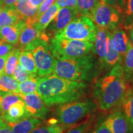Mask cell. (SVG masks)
I'll return each instance as SVG.
<instances>
[{
	"label": "cell",
	"instance_id": "cell-1",
	"mask_svg": "<svg viewBox=\"0 0 133 133\" xmlns=\"http://www.w3.org/2000/svg\"><path fill=\"white\" fill-rule=\"evenodd\" d=\"M87 84L59 77L52 74L38 77L36 92L48 107L74 102L85 94Z\"/></svg>",
	"mask_w": 133,
	"mask_h": 133
},
{
	"label": "cell",
	"instance_id": "cell-2",
	"mask_svg": "<svg viewBox=\"0 0 133 133\" xmlns=\"http://www.w3.org/2000/svg\"><path fill=\"white\" fill-rule=\"evenodd\" d=\"M110 70L106 75L97 79L93 91L96 105L102 111L121 105L130 87L124 76L122 64Z\"/></svg>",
	"mask_w": 133,
	"mask_h": 133
},
{
	"label": "cell",
	"instance_id": "cell-3",
	"mask_svg": "<svg viewBox=\"0 0 133 133\" xmlns=\"http://www.w3.org/2000/svg\"><path fill=\"white\" fill-rule=\"evenodd\" d=\"M100 68L96 57L90 54L74 59L55 58L53 73L59 77L76 81H89L95 77Z\"/></svg>",
	"mask_w": 133,
	"mask_h": 133
},
{
	"label": "cell",
	"instance_id": "cell-4",
	"mask_svg": "<svg viewBox=\"0 0 133 133\" xmlns=\"http://www.w3.org/2000/svg\"><path fill=\"white\" fill-rule=\"evenodd\" d=\"M97 107L96 103L91 101H76L62 104L56 111V120L64 129L74 127L88 121Z\"/></svg>",
	"mask_w": 133,
	"mask_h": 133
},
{
	"label": "cell",
	"instance_id": "cell-5",
	"mask_svg": "<svg viewBox=\"0 0 133 133\" xmlns=\"http://www.w3.org/2000/svg\"><path fill=\"white\" fill-rule=\"evenodd\" d=\"M50 45L56 59H74L90 54L94 51L93 43L65 38H50Z\"/></svg>",
	"mask_w": 133,
	"mask_h": 133
},
{
	"label": "cell",
	"instance_id": "cell-6",
	"mask_svg": "<svg viewBox=\"0 0 133 133\" xmlns=\"http://www.w3.org/2000/svg\"><path fill=\"white\" fill-rule=\"evenodd\" d=\"M97 26L91 18L78 16L62 30L52 38H65L69 39L94 42Z\"/></svg>",
	"mask_w": 133,
	"mask_h": 133
},
{
	"label": "cell",
	"instance_id": "cell-7",
	"mask_svg": "<svg viewBox=\"0 0 133 133\" xmlns=\"http://www.w3.org/2000/svg\"><path fill=\"white\" fill-rule=\"evenodd\" d=\"M123 14V12L118 9L101 0L91 19L98 27L111 31L119 26L121 16Z\"/></svg>",
	"mask_w": 133,
	"mask_h": 133
},
{
	"label": "cell",
	"instance_id": "cell-8",
	"mask_svg": "<svg viewBox=\"0 0 133 133\" xmlns=\"http://www.w3.org/2000/svg\"><path fill=\"white\" fill-rule=\"evenodd\" d=\"M49 39H43L32 52L39 77L49 75L54 70L55 57L49 43Z\"/></svg>",
	"mask_w": 133,
	"mask_h": 133
},
{
	"label": "cell",
	"instance_id": "cell-9",
	"mask_svg": "<svg viewBox=\"0 0 133 133\" xmlns=\"http://www.w3.org/2000/svg\"><path fill=\"white\" fill-rule=\"evenodd\" d=\"M49 39L45 31L38 30L33 25H26L22 31L19 42L16 46L21 51H32L43 39Z\"/></svg>",
	"mask_w": 133,
	"mask_h": 133
},
{
	"label": "cell",
	"instance_id": "cell-10",
	"mask_svg": "<svg viewBox=\"0 0 133 133\" xmlns=\"http://www.w3.org/2000/svg\"><path fill=\"white\" fill-rule=\"evenodd\" d=\"M78 16L75 8H60L56 16L51 21L45 30V33L49 38L53 37L54 35L62 30L71 21Z\"/></svg>",
	"mask_w": 133,
	"mask_h": 133
},
{
	"label": "cell",
	"instance_id": "cell-11",
	"mask_svg": "<svg viewBox=\"0 0 133 133\" xmlns=\"http://www.w3.org/2000/svg\"><path fill=\"white\" fill-rule=\"evenodd\" d=\"M21 96L24 102L26 112L31 117L40 119L46 117L49 109L37 92L21 95Z\"/></svg>",
	"mask_w": 133,
	"mask_h": 133
},
{
	"label": "cell",
	"instance_id": "cell-12",
	"mask_svg": "<svg viewBox=\"0 0 133 133\" xmlns=\"http://www.w3.org/2000/svg\"><path fill=\"white\" fill-rule=\"evenodd\" d=\"M105 122L112 133H133L130 124L121 110L110 114Z\"/></svg>",
	"mask_w": 133,
	"mask_h": 133
},
{
	"label": "cell",
	"instance_id": "cell-13",
	"mask_svg": "<svg viewBox=\"0 0 133 133\" xmlns=\"http://www.w3.org/2000/svg\"><path fill=\"white\" fill-rule=\"evenodd\" d=\"M111 31L108 30L97 26L95 40H94V51L99 64V68H104V61L107 50V41Z\"/></svg>",
	"mask_w": 133,
	"mask_h": 133
},
{
	"label": "cell",
	"instance_id": "cell-14",
	"mask_svg": "<svg viewBox=\"0 0 133 133\" xmlns=\"http://www.w3.org/2000/svg\"><path fill=\"white\" fill-rule=\"evenodd\" d=\"M20 19L26 25H33L36 21L38 8L32 4L30 0H19L14 5Z\"/></svg>",
	"mask_w": 133,
	"mask_h": 133
},
{
	"label": "cell",
	"instance_id": "cell-15",
	"mask_svg": "<svg viewBox=\"0 0 133 133\" xmlns=\"http://www.w3.org/2000/svg\"><path fill=\"white\" fill-rule=\"evenodd\" d=\"M26 25L25 22L21 20L13 25L4 26L0 28V40L16 46L19 42L22 31Z\"/></svg>",
	"mask_w": 133,
	"mask_h": 133
},
{
	"label": "cell",
	"instance_id": "cell-16",
	"mask_svg": "<svg viewBox=\"0 0 133 133\" xmlns=\"http://www.w3.org/2000/svg\"><path fill=\"white\" fill-rule=\"evenodd\" d=\"M111 37L113 48L120 54L123 59L130 43L127 33L123 28L118 26L111 31Z\"/></svg>",
	"mask_w": 133,
	"mask_h": 133
},
{
	"label": "cell",
	"instance_id": "cell-17",
	"mask_svg": "<svg viewBox=\"0 0 133 133\" xmlns=\"http://www.w3.org/2000/svg\"><path fill=\"white\" fill-rule=\"evenodd\" d=\"M2 118L6 123L9 124L19 122L31 116L26 112L24 101H22L11 105Z\"/></svg>",
	"mask_w": 133,
	"mask_h": 133
},
{
	"label": "cell",
	"instance_id": "cell-18",
	"mask_svg": "<svg viewBox=\"0 0 133 133\" xmlns=\"http://www.w3.org/2000/svg\"><path fill=\"white\" fill-rule=\"evenodd\" d=\"M8 124L12 128L14 133H30L41 126V121L40 119L31 117Z\"/></svg>",
	"mask_w": 133,
	"mask_h": 133
},
{
	"label": "cell",
	"instance_id": "cell-19",
	"mask_svg": "<svg viewBox=\"0 0 133 133\" xmlns=\"http://www.w3.org/2000/svg\"><path fill=\"white\" fill-rule=\"evenodd\" d=\"M59 9L60 8L59 6L54 2L39 17V19L33 24V25L38 30L44 31L51 21L56 16Z\"/></svg>",
	"mask_w": 133,
	"mask_h": 133
},
{
	"label": "cell",
	"instance_id": "cell-20",
	"mask_svg": "<svg viewBox=\"0 0 133 133\" xmlns=\"http://www.w3.org/2000/svg\"><path fill=\"white\" fill-rule=\"evenodd\" d=\"M123 58L115 49L113 48L111 33L109 36L107 41V50L104 61V68L111 70L114 66L119 64H122Z\"/></svg>",
	"mask_w": 133,
	"mask_h": 133
},
{
	"label": "cell",
	"instance_id": "cell-21",
	"mask_svg": "<svg viewBox=\"0 0 133 133\" xmlns=\"http://www.w3.org/2000/svg\"><path fill=\"white\" fill-rule=\"evenodd\" d=\"M21 21L14 6H4L0 10V28L13 25Z\"/></svg>",
	"mask_w": 133,
	"mask_h": 133
},
{
	"label": "cell",
	"instance_id": "cell-22",
	"mask_svg": "<svg viewBox=\"0 0 133 133\" xmlns=\"http://www.w3.org/2000/svg\"><path fill=\"white\" fill-rule=\"evenodd\" d=\"M19 62L30 75L34 77H37V68L31 51H21L19 55Z\"/></svg>",
	"mask_w": 133,
	"mask_h": 133
},
{
	"label": "cell",
	"instance_id": "cell-23",
	"mask_svg": "<svg viewBox=\"0 0 133 133\" xmlns=\"http://www.w3.org/2000/svg\"><path fill=\"white\" fill-rule=\"evenodd\" d=\"M120 106L133 131V88L128 89Z\"/></svg>",
	"mask_w": 133,
	"mask_h": 133
},
{
	"label": "cell",
	"instance_id": "cell-24",
	"mask_svg": "<svg viewBox=\"0 0 133 133\" xmlns=\"http://www.w3.org/2000/svg\"><path fill=\"white\" fill-rule=\"evenodd\" d=\"M122 66L126 81L133 84V46L131 43L123 59Z\"/></svg>",
	"mask_w": 133,
	"mask_h": 133
},
{
	"label": "cell",
	"instance_id": "cell-25",
	"mask_svg": "<svg viewBox=\"0 0 133 133\" xmlns=\"http://www.w3.org/2000/svg\"><path fill=\"white\" fill-rule=\"evenodd\" d=\"M100 1L101 0H76L75 9L78 14L91 18Z\"/></svg>",
	"mask_w": 133,
	"mask_h": 133
},
{
	"label": "cell",
	"instance_id": "cell-26",
	"mask_svg": "<svg viewBox=\"0 0 133 133\" xmlns=\"http://www.w3.org/2000/svg\"><path fill=\"white\" fill-rule=\"evenodd\" d=\"M22 101H23V99L21 94L16 92L5 93L0 105V115L1 117L7 112L11 105Z\"/></svg>",
	"mask_w": 133,
	"mask_h": 133
},
{
	"label": "cell",
	"instance_id": "cell-27",
	"mask_svg": "<svg viewBox=\"0 0 133 133\" xmlns=\"http://www.w3.org/2000/svg\"><path fill=\"white\" fill-rule=\"evenodd\" d=\"M19 82L13 76L4 74L0 76V91L18 93Z\"/></svg>",
	"mask_w": 133,
	"mask_h": 133
},
{
	"label": "cell",
	"instance_id": "cell-28",
	"mask_svg": "<svg viewBox=\"0 0 133 133\" xmlns=\"http://www.w3.org/2000/svg\"><path fill=\"white\" fill-rule=\"evenodd\" d=\"M21 52V51L19 48L17 47H14L10 52L5 65L4 74L12 76L14 70L19 62V55Z\"/></svg>",
	"mask_w": 133,
	"mask_h": 133
},
{
	"label": "cell",
	"instance_id": "cell-29",
	"mask_svg": "<svg viewBox=\"0 0 133 133\" xmlns=\"http://www.w3.org/2000/svg\"><path fill=\"white\" fill-rule=\"evenodd\" d=\"M38 77H31L25 81L20 82L18 87V93L21 95H26L36 92Z\"/></svg>",
	"mask_w": 133,
	"mask_h": 133
},
{
	"label": "cell",
	"instance_id": "cell-30",
	"mask_svg": "<svg viewBox=\"0 0 133 133\" xmlns=\"http://www.w3.org/2000/svg\"><path fill=\"white\" fill-rule=\"evenodd\" d=\"M12 76L19 83L25 81L31 77H34L30 75L19 62H18V64L15 67L14 71H13Z\"/></svg>",
	"mask_w": 133,
	"mask_h": 133
},
{
	"label": "cell",
	"instance_id": "cell-31",
	"mask_svg": "<svg viewBox=\"0 0 133 133\" xmlns=\"http://www.w3.org/2000/svg\"><path fill=\"white\" fill-rule=\"evenodd\" d=\"M64 128L59 124H50L45 126H39L30 133H63Z\"/></svg>",
	"mask_w": 133,
	"mask_h": 133
},
{
	"label": "cell",
	"instance_id": "cell-32",
	"mask_svg": "<svg viewBox=\"0 0 133 133\" xmlns=\"http://www.w3.org/2000/svg\"><path fill=\"white\" fill-rule=\"evenodd\" d=\"M89 126H90V123H88V121L74 127L70 128L69 130L63 133H86L89 129Z\"/></svg>",
	"mask_w": 133,
	"mask_h": 133
},
{
	"label": "cell",
	"instance_id": "cell-33",
	"mask_svg": "<svg viewBox=\"0 0 133 133\" xmlns=\"http://www.w3.org/2000/svg\"><path fill=\"white\" fill-rule=\"evenodd\" d=\"M14 48V46L4 41H0V57L9 54Z\"/></svg>",
	"mask_w": 133,
	"mask_h": 133
},
{
	"label": "cell",
	"instance_id": "cell-34",
	"mask_svg": "<svg viewBox=\"0 0 133 133\" xmlns=\"http://www.w3.org/2000/svg\"><path fill=\"white\" fill-rule=\"evenodd\" d=\"M54 1L55 0H44L43 1L42 4L38 8L37 16H36V21L54 3Z\"/></svg>",
	"mask_w": 133,
	"mask_h": 133
},
{
	"label": "cell",
	"instance_id": "cell-35",
	"mask_svg": "<svg viewBox=\"0 0 133 133\" xmlns=\"http://www.w3.org/2000/svg\"><path fill=\"white\" fill-rule=\"evenodd\" d=\"M107 4L114 6L118 9L121 12H124V8L125 6L126 0H102Z\"/></svg>",
	"mask_w": 133,
	"mask_h": 133
},
{
	"label": "cell",
	"instance_id": "cell-36",
	"mask_svg": "<svg viewBox=\"0 0 133 133\" xmlns=\"http://www.w3.org/2000/svg\"><path fill=\"white\" fill-rule=\"evenodd\" d=\"M56 4L59 8H75L76 0H55Z\"/></svg>",
	"mask_w": 133,
	"mask_h": 133
},
{
	"label": "cell",
	"instance_id": "cell-37",
	"mask_svg": "<svg viewBox=\"0 0 133 133\" xmlns=\"http://www.w3.org/2000/svg\"><path fill=\"white\" fill-rule=\"evenodd\" d=\"M92 133H112L110 129L104 121L101 123Z\"/></svg>",
	"mask_w": 133,
	"mask_h": 133
},
{
	"label": "cell",
	"instance_id": "cell-38",
	"mask_svg": "<svg viewBox=\"0 0 133 133\" xmlns=\"http://www.w3.org/2000/svg\"><path fill=\"white\" fill-rule=\"evenodd\" d=\"M126 14L128 17H133V0H126Z\"/></svg>",
	"mask_w": 133,
	"mask_h": 133
},
{
	"label": "cell",
	"instance_id": "cell-39",
	"mask_svg": "<svg viewBox=\"0 0 133 133\" xmlns=\"http://www.w3.org/2000/svg\"><path fill=\"white\" fill-rule=\"evenodd\" d=\"M129 18H130V22L128 24L124 26V28L128 31L129 41H130L131 45L133 46V17Z\"/></svg>",
	"mask_w": 133,
	"mask_h": 133
},
{
	"label": "cell",
	"instance_id": "cell-40",
	"mask_svg": "<svg viewBox=\"0 0 133 133\" xmlns=\"http://www.w3.org/2000/svg\"><path fill=\"white\" fill-rule=\"evenodd\" d=\"M9 54L6 55L5 56L0 57V76L4 74L5 65H6V60H7L8 56H9Z\"/></svg>",
	"mask_w": 133,
	"mask_h": 133
},
{
	"label": "cell",
	"instance_id": "cell-41",
	"mask_svg": "<svg viewBox=\"0 0 133 133\" xmlns=\"http://www.w3.org/2000/svg\"><path fill=\"white\" fill-rule=\"evenodd\" d=\"M19 0H0V6L1 8L4 6H10L14 5Z\"/></svg>",
	"mask_w": 133,
	"mask_h": 133
},
{
	"label": "cell",
	"instance_id": "cell-42",
	"mask_svg": "<svg viewBox=\"0 0 133 133\" xmlns=\"http://www.w3.org/2000/svg\"><path fill=\"white\" fill-rule=\"evenodd\" d=\"M0 133H14L12 128L8 123H6L4 126L0 128Z\"/></svg>",
	"mask_w": 133,
	"mask_h": 133
},
{
	"label": "cell",
	"instance_id": "cell-43",
	"mask_svg": "<svg viewBox=\"0 0 133 133\" xmlns=\"http://www.w3.org/2000/svg\"><path fill=\"white\" fill-rule=\"evenodd\" d=\"M44 0H30V1L32 3V4L36 7L39 8V6L42 4Z\"/></svg>",
	"mask_w": 133,
	"mask_h": 133
},
{
	"label": "cell",
	"instance_id": "cell-44",
	"mask_svg": "<svg viewBox=\"0 0 133 133\" xmlns=\"http://www.w3.org/2000/svg\"><path fill=\"white\" fill-rule=\"evenodd\" d=\"M6 123L3 120V119L2 118V117H1V116L0 115V128H1L2 126H4Z\"/></svg>",
	"mask_w": 133,
	"mask_h": 133
},
{
	"label": "cell",
	"instance_id": "cell-45",
	"mask_svg": "<svg viewBox=\"0 0 133 133\" xmlns=\"http://www.w3.org/2000/svg\"><path fill=\"white\" fill-rule=\"evenodd\" d=\"M4 92H3V91H0V105H1V101H2V99H3V97L4 95L5 94Z\"/></svg>",
	"mask_w": 133,
	"mask_h": 133
},
{
	"label": "cell",
	"instance_id": "cell-46",
	"mask_svg": "<svg viewBox=\"0 0 133 133\" xmlns=\"http://www.w3.org/2000/svg\"><path fill=\"white\" fill-rule=\"evenodd\" d=\"M1 6H0V10H1Z\"/></svg>",
	"mask_w": 133,
	"mask_h": 133
}]
</instances>
